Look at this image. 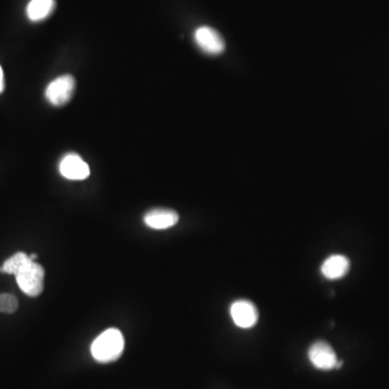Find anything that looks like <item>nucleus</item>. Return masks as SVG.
Masks as SVG:
<instances>
[{
	"label": "nucleus",
	"mask_w": 389,
	"mask_h": 389,
	"mask_svg": "<svg viewBox=\"0 0 389 389\" xmlns=\"http://www.w3.org/2000/svg\"><path fill=\"white\" fill-rule=\"evenodd\" d=\"M124 347L122 333L117 329H107L91 345V353L99 363H113L122 356Z\"/></svg>",
	"instance_id": "1"
},
{
	"label": "nucleus",
	"mask_w": 389,
	"mask_h": 389,
	"mask_svg": "<svg viewBox=\"0 0 389 389\" xmlns=\"http://www.w3.org/2000/svg\"><path fill=\"white\" fill-rule=\"evenodd\" d=\"M193 38L205 53L218 55L225 50V41L218 31L210 26H201L195 31Z\"/></svg>",
	"instance_id": "4"
},
{
	"label": "nucleus",
	"mask_w": 389,
	"mask_h": 389,
	"mask_svg": "<svg viewBox=\"0 0 389 389\" xmlns=\"http://www.w3.org/2000/svg\"><path fill=\"white\" fill-rule=\"evenodd\" d=\"M349 260L344 255H334L329 257L321 266V272L326 279H341L349 270Z\"/></svg>",
	"instance_id": "9"
},
{
	"label": "nucleus",
	"mask_w": 389,
	"mask_h": 389,
	"mask_svg": "<svg viewBox=\"0 0 389 389\" xmlns=\"http://www.w3.org/2000/svg\"><path fill=\"white\" fill-rule=\"evenodd\" d=\"M144 222L154 230H166L178 223V214L174 210L154 209L145 214Z\"/></svg>",
	"instance_id": "8"
},
{
	"label": "nucleus",
	"mask_w": 389,
	"mask_h": 389,
	"mask_svg": "<svg viewBox=\"0 0 389 389\" xmlns=\"http://www.w3.org/2000/svg\"><path fill=\"white\" fill-rule=\"evenodd\" d=\"M62 176L72 181L86 180L90 176V168L86 161L77 154H68L59 164Z\"/></svg>",
	"instance_id": "7"
},
{
	"label": "nucleus",
	"mask_w": 389,
	"mask_h": 389,
	"mask_svg": "<svg viewBox=\"0 0 389 389\" xmlns=\"http://www.w3.org/2000/svg\"><path fill=\"white\" fill-rule=\"evenodd\" d=\"M18 299L14 295L3 293L0 294V311L12 314L18 309Z\"/></svg>",
	"instance_id": "12"
},
{
	"label": "nucleus",
	"mask_w": 389,
	"mask_h": 389,
	"mask_svg": "<svg viewBox=\"0 0 389 389\" xmlns=\"http://www.w3.org/2000/svg\"><path fill=\"white\" fill-rule=\"evenodd\" d=\"M32 261L28 255H25L23 252H18L16 255H12L11 257L7 260L3 266L0 267V272H5V274L14 275L16 276L21 268L24 267L28 262Z\"/></svg>",
	"instance_id": "11"
},
{
	"label": "nucleus",
	"mask_w": 389,
	"mask_h": 389,
	"mask_svg": "<svg viewBox=\"0 0 389 389\" xmlns=\"http://www.w3.org/2000/svg\"><path fill=\"white\" fill-rule=\"evenodd\" d=\"M309 358L316 369L324 371L336 369L339 361L336 351H333L329 343L324 341H318L311 345L309 351Z\"/></svg>",
	"instance_id": "5"
},
{
	"label": "nucleus",
	"mask_w": 389,
	"mask_h": 389,
	"mask_svg": "<svg viewBox=\"0 0 389 389\" xmlns=\"http://www.w3.org/2000/svg\"><path fill=\"white\" fill-rule=\"evenodd\" d=\"M55 9V0H31L26 7V16L32 22H41L51 16Z\"/></svg>",
	"instance_id": "10"
},
{
	"label": "nucleus",
	"mask_w": 389,
	"mask_h": 389,
	"mask_svg": "<svg viewBox=\"0 0 389 389\" xmlns=\"http://www.w3.org/2000/svg\"><path fill=\"white\" fill-rule=\"evenodd\" d=\"M5 90V78H4V70L0 66V93Z\"/></svg>",
	"instance_id": "13"
},
{
	"label": "nucleus",
	"mask_w": 389,
	"mask_h": 389,
	"mask_svg": "<svg viewBox=\"0 0 389 389\" xmlns=\"http://www.w3.org/2000/svg\"><path fill=\"white\" fill-rule=\"evenodd\" d=\"M230 316L233 321L238 328L251 329L259 320V311L252 302L239 299L230 307Z\"/></svg>",
	"instance_id": "6"
},
{
	"label": "nucleus",
	"mask_w": 389,
	"mask_h": 389,
	"mask_svg": "<svg viewBox=\"0 0 389 389\" xmlns=\"http://www.w3.org/2000/svg\"><path fill=\"white\" fill-rule=\"evenodd\" d=\"M16 279L25 294L32 297H38L43 291L45 270L34 261L28 262L16 275Z\"/></svg>",
	"instance_id": "2"
},
{
	"label": "nucleus",
	"mask_w": 389,
	"mask_h": 389,
	"mask_svg": "<svg viewBox=\"0 0 389 389\" xmlns=\"http://www.w3.org/2000/svg\"><path fill=\"white\" fill-rule=\"evenodd\" d=\"M76 89V81L72 75H63L52 80L45 91L47 101L53 106L65 105L70 101Z\"/></svg>",
	"instance_id": "3"
}]
</instances>
